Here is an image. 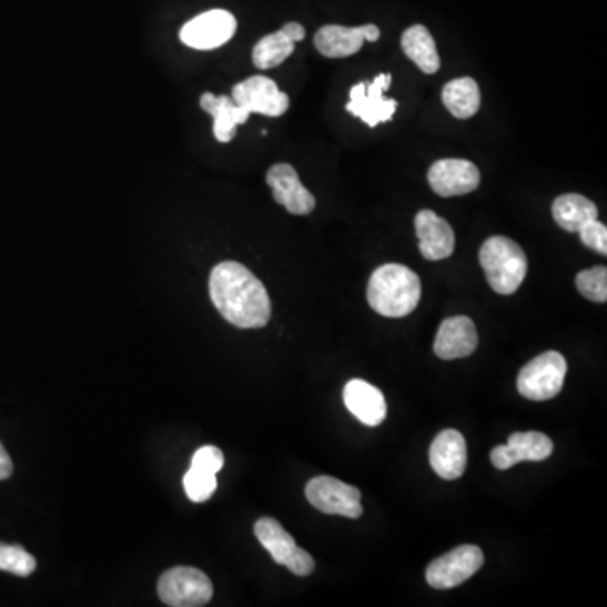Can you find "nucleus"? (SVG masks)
Here are the masks:
<instances>
[{
    "instance_id": "nucleus-7",
    "label": "nucleus",
    "mask_w": 607,
    "mask_h": 607,
    "mask_svg": "<svg viewBox=\"0 0 607 607\" xmlns=\"http://www.w3.org/2000/svg\"><path fill=\"white\" fill-rule=\"evenodd\" d=\"M392 84V74L382 73L375 80L362 81L355 84L350 92V102L346 110L352 115L358 117L368 127H376L380 122H390L397 110V100L386 99L385 92Z\"/></svg>"
},
{
    "instance_id": "nucleus-8",
    "label": "nucleus",
    "mask_w": 607,
    "mask_h": 607,
    "mask_svg": "<svg viewBox=\"0 0 607 607\" xmlns=\"http://www.w3.org/2000/svg\"><path fill=\"white\" fill-rule=\"evenodd\" d=\"M306 496L314 508L326 515L353 519L363 515L362 492L333 476H317L311 479L306 486Z\"/></svg>"
},
{
    "instance_id": "nucleus-32",
    "label": "nucleus",
    "mask_w": 607,
    "mask_h": 607,
    "mask_svg": "<svg viewBox=\"0 0 607 607\" xmlns=\"http://www.w3.org/2000/svg\"><path fill=\"white\" fill-rule=\"evenodd\" d=\"M282 31H284L294 42L302 41V39L306 38V29L302 28L297 22H289V24H285L284 28H282Z\"/></svg>"
},
{
    "instance_id": "nucleus-11",
    "label": "nucleus",
    "mask_w": 607,
    "mask_h": 607,
    "mask_svg": "<svg viewBox=\"0 0 607 607\" xmlns=\"http://www.w3.org/2000/svg\"><path fill=\"white\" fill-rule=\"evenodd\" d=\"M427 180L439 196H464L478 190L482 172L466 159H443L431 165Z\"/></svg>"
},
{
    "instance_id": "nucleus-22",
    "label": "nucleus",
    "mask_w": 607,
    "mask_h": 607,
    "mask_svg": "<svg viewBox=\"0 0 607 607\" xmlns=\"http://www.w3.org/2000/svg\"><path fill=\"white\" fill-rule=\"evenodd\" d=\"M443 102L456 119H471L479 112L482 107L478 83L469 77L449 81L443 90Z\"/></svg>"
},
{
    "instance_id": "nucleus-26",
    "label": "nucleus",
    "mask_w": 607,
    "mask_h": 607,
    "mask_svg": "<svg viewBox=\"0 0 607 607\" xmlns=\"http://www.w3.org/2000/svg\"><path fill=\"white\" fill-rule=\"evenodd\" d=\"M183 486L191 502L204 503L216 492L219 482H216V474L203 473L190 467V471L184 474Z\"/></svg>"
},
{
    "instance_id": "nucleus-13",
    "label": "nucleus",
    "mask_w": 607,
    "mask_h": 607,
    "mask_svg": "<svg viewBox=\"0 0 607 607\" xmlns=\"http://www.w3.org/2000/svg\"><path fill=\"white\" fill-rule=\"evenodd\" d=\"M380 39V29L375 24L360 26V28H344V26H324L314 36V47L326 58H348L358 53L363 42H375Z\"/></svg>"
},
{
    "instance_id": "nucleus-20",
    "label": "nucleus",
    "mask_w": 607,
    "mask_h": 607,
    "mask_svg": "<svg viewBox=\"0 0 607 607\" xmlns=\"http://www.w3.org/2000/svg\"><path fill=\"white\" fill-rule=\"evenodd\" d=\"M555 223L569 233H579L587 223L597 220V206L583 194H562L552 206Z\"/></svg>"
},
{
    "instance_id": "nucleus-23",
    "label": "nucleus",
    "mask_w": 607,
    "mask_h": 607,
    "mask_svg": "<svg viewBox=\"0 0 607 607\" xmlns=\"http://www.w3.org/2000/svg\"><path fill=\"white\" fill-rule=\"evenodd\" d=\"M255 535L262 547L272 555L275 564L281 566H285V562L297 548L294 537L274 518H260L255 524Z\"/></svg>"
},
{
    "instance_id": "nucleus-24",
    "label": "nucleus",
    "mask_w": 607,
    "mask_h": 607,
    "mask_svg": "<svg viewBox=\"0 0 607 607\" xmlns=\"http://www.w3.org/2000/svg\"><path fill=\"white\" fill-rule=\"evenodd\" d=\"M295 42L284 31L265 36L253 48V64L259 70H271L284 63L294 53Z\"/></svg>"
},
{
    "instance_id": "nucleus-15",
    "label": "nucleus",
    "mask_w": 607,
    "mask_h": 607,
    "mask_svg": "<svg viewBox=\"0 0 607 607\" xmlns=\"http://www.w3.org/2000/svg\"><path fill=\"white\" fill-rule=\"evenodd\" d=\"M415 232L422 256L431 262L449 259L456 246L453 226L432 210L418 211L415 216Z\"/></svg>"
},
{
    "instance_id": "nucleus-6",
    "label": "nucleus",
    "mask_w": 607,
    "mask_h": 607,
    "mask_svg": "<svg viewBox=\"0 0 607 607\" xmlns=\"http://www.w3.org/2000/svg\"><path fill=\"white\" fill-rule=\"evenodd\" d=\"M485 564V554L476 545H461L449 554L432 562L427 567V583L434 589H453L482 569Z\"/></svg>"
},
{
    "instance_id": "nucleus-30",
    "label": "nucleus",
    "mask_w": 607,
    "mask_h": 607,
    "mask_svg": "<svg viewBox=\"0 0 607 607\" xmlns=\"http://www.w3.org/2000/svg\"><path fill=\"white\" fill-rule=\"evenodd\" d=\"M285 567L291 570L292 574L299 577H306L314 573L316 569V562H314L313 555L310 552L302 550L301 547L295 548L294 554L291 555Z\"/></svg>"
},
{
    "instance_id": "nucleus-12",
    "label": "nucleus",
    "mask_w": 607,
    "mask_h": 607,
    "mask_svg": "<svg viewBox=\"0 0 607 607\" xmlns=\"http://www.w3.org/2000/svg\"><path fill=\"white\" fill-rule=\"evenodd\" d=\"M554 453V443L542 432H516L512 434L508 444L496 446L489 454L493 466L499 471L512 469L515 464L524 461H545Z\"/></svg>"
},
{
    "instance_id": "nucleus-31",
    "label": "nucleus",
    "mask_w": 607,
    "mask_h": 607,
    "mask_svg": "<svg viewBox=\"0 0 607 607\" xmlns=\"http://www.w3.org/2000/svg\"><path fill=\"white\" fill-rule=\"evenodd\" d=\"M12 471H14V464H12L11 456L0 443V482L11 478Z\"/></svg>"
},
{
    "instance_id": "nucleus-28",
    "label": "nucleus",
    "mask_w": 607,
    "mask_h": 607,
    "mask_svg": "<svg viewBox=\"0 0 607 607\" xmlns=\"http://www.w3.org/2000/svg\"><path fill=\"white\" fill-rule=\"evenodd\" d=\"M223 464H225V457L222 449L214 446L200 447L191 459L193 469L210 474H219L223 469Z\"/></svg>"
},
{
    "instance_id": "nucleus-14",
    "label": "nucleus",
    "mask_w": 607,
    "mask_h": 607,
    "mask_svg": "<svg viewBox=\"0 0 607 607\" xmlns=\"http://www.w3.org/2000/svg\"><path fill=\"white\" fill-rule=\"evenodd\" d=\"M267 184L272 188L274 200L289 213L306 216L316 208V198L302 186L297 171L291 164H275L269 169Z\"/></svg>"
},
{
    "instance_id": "nucleus-1",
    "label": "nucleus",
    "mask_w": 607,
    "mask_h": 607,
    "mask_svg": "<svg viewBox=\"0 0 607 607\" xmlns=\"http://www.w3.org/2000/svg\"><path fill=\"white\" fill-rule=\"evenodd\" d=\"M210 297L220 314L240 330H259L271 321L267 289L239 262H222L211 271Z\"/></svg>"
},
{
    "instance_id": "nucleus-18",
    "label": "nucleus",
    "mask_w": 607,
    "mask_h": 607,
    "mask_svg": "<svg viewBox=\"0 0 607 607\" xmlns=\"http://www.w3.org/2000/svg\"><path fill=\"white\" fill-rule=\"evenodd\" d=\"M346 408L368 427H378L386 418V401L382 390L365 380H352L343 390Z\"/></svg>"
},
{
    "instance_id": "nucleus-9",
    "label": "nucleus",
    "mask_w": 607,
    "mask_h": 607,
    "mask_svg": "<svg viewBox=\"0 0 607 607\" xmlns=\"http://www.w3.org/2000/svg\"><path fill=\"white\" fill-rule=\"evenodd\" d=\"M232 100L249 113L267 117L284 115L291 105L287 93L281 92L274 80L262 74H255L235 84Z\"/></svg>"
},
{
    "instance_id": "nucleus-25",
    "label": "nucleus",
    "mask_w": 607,
    "mask_h": 607,
    "mask_svg": "<svg viewBox=\"0 0 607 607\" xmlns=\"http://www.w3.org/2000/svg\"><path fill=\"white\" fill-rule=\"evenodd\" d=\"M0 570L29 577L36 570V558L21 545L0 544Z\"/></svg>"
},
{
    "instance_id": "nucleus-2",
    "label": "nucleus",
    "mask_w": 607,
    "mask_h": 607,
    "mask_svg": "<svg viewBox=\"0 0 607 607\" xmlns=\"http://www.w3.org/2000/svg\"><path fill=\"white\" fill-rule=\"evenodd\" d=\"M421 277L401 264H386L373 272L368 282L370 307L385 317H405L421 302Z\"/></svg>"
},
{
    "instance_id": "nucleus-3",
    "label": "nucleus",
    "mask_w": 607,
    "mask_h": 607,
    "mask_svg": "<svg viewBox=\"0 0 607 607\" xmlns=\"http://www.w3.org/2000/svg\"><path fill=\"white\" fill-rule=\"evenodd\" d=\"M479 264L489 287L502 295H512L524 284L528 260L524 249L506 236H492L479 250Z\"/></svg>"
},
{
    "instance_id": "nucleus-21",
    "label": "nucleus",
    "mask_w": 607,
    "mask_h": 607,
    "mask_svg": "<svg viewBox=\"0 0 607 607\" xmlns=\"http://www.w3.org/2000/svg\"><path fill=\"white\" fill-rule=\"evenodd\" d=\"M402 50H404L405 57L414 61L425 74H434L441 70L436 41L425 26H412L404 32Z\"/></svg>"
},
{
    "instance_id": "nucleus-4",
    "label": "nucleus",
    "mask_w": 607,
    "mask_h": 607,
    "mask_svg": "<svg viewBox=\"0 0 607 607\" xmlns=\"http://www.w3.org/2000/svg\"><path fill=\"white\" fill-rule=\"evenodd\" d=\"M567 375V362L560 353L547 352L519 370L516 386L528 401L545 402L560 394Z\"/></svg>"
},
{
    "instance_id": "nucleus-27",
    "label": "nucleus",
    "mask_w": 607,
    "mask_h": 607,
    "mask_svg": "<svg viewBox=\"0 0 607 607\" xmlns=\"http://www.w3.org/2000/svg\"><path fill=\"white\" fill-rule=\"evenodd\" d=\"M576 285L584 297L593 302L607 301V269L600 267L583 271L576 277Z\"/></svg>"
},
{
    "instance_id": "nucleus-5",
    "label": "nucleus",
    "mask_w": 607,
    "mask_h": 607,
    "mask_svg": "<svg viewBox=\"0 0 607 607\" xmlns=\"http://www.w3.org/2000/svg\"><path fill=\"white\" fill-rule=\"evenodd\" d=\"M158 594L165 606H206L213 597V584L200 569L172 567L159 577Z\"/></svg>"
},
{
    "instance_id": "nucleus-10",
    "label": "nucleus",
    "mask_w": 607,
    "mask_h": 607,
    "mask_svg": "<svg viewBox=\"0 0 607 607\" xmlns=\"http://www.w3.org/2000/svg\"><path fill=\"white\" fill-rule=\"evenodd\" d=\"M236 19L223 9L203 12L181 29L180 38L186 47L208 51L223 47L235 36Z\"/></svg>"
},
{
    "instance_id": "nucleus-17",
    "label": "nucleus",
    "mask_w": 607,
    "mask_h": 607,
    "mask_svg": "<svg viewBox=\"0 0 607 607\" xmlns=\"http://www.w3.org/2000/svg\"><path fill=\"white\" fill-rule=\"evenodd\" d=\"M478 348V331L466 316L447 317L437 331L434 353L441 360L466 358Z\"/></svg>"
},
{
    "instance_id": "nucleus-29",
    "label": "nucleus",
    "mask_w": 607,
    "mask_h": 607,
    "mask_svg": "<svg viewBox=\"0 0 607 607\" xmlns=\"http://www.w3.org/2000/svg\"><path fill=\"white\" fill-rule=\"evenodd\" d=\"M579 235L584 245L596 250L600 255H607V229L599 220H593V222L584 225L583 229L579 230Z\"/></svg>"
},
{
    "instance_id": "nucleus-16",
    "label": "nucleus",
    "mask_w": 607,
    "mask_h": 607,
    "mask_svg": "<svg viewBox=\"0 0 607 607\" xmlns=\"http://www.w3.org/2000/svg\"><path fill=\"white\" fill-rule=\"evenodd\" d=\"M432 469L437 476L454 482L463 476L467 464V446L463 434L456 428H446L437 434L428 453Z\"/></svg>"
},
{
    "instance_id": "nucleus-19",
    "label": "nucleus",
    "mask_w": 607,
    "mask_h": 607,
    "mask_svg": "<svg viewBox=\"0 0 607 607\" xmlns=\"http://www.w3.org/2000/svg\"><path fill=\"white\" fill-rule=\"evenodd\" d=\"M201 109L213 117L214 138H216V141L223 142V144L233 141L236 125L245 123L250 117V113L246 110L240 109L230 97H214L213 93H204L201 97Z\"/></svg>"
}]
</instances>
